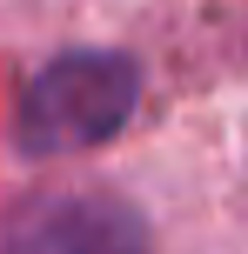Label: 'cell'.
<instances>
[{"instance_id": "cell-1", "label": "cell", "mask_w": 248, "mask_h": 254, "mask_svg": "<svg viewBox=\"0 0 248 254\" xmlns=\"http://www.w3.org/2000/svg\"><path fill=\"white\" fill-rule=\"evenodd\" d=\"M0 254H148V228L107 188H47L7 214Z\"/></svg>"}, {"instance_id": "cell-2", "label": "cell", "mask_w": 248, "mask_h": 254, "mask_svg": "<svg viewBox=\"0 0 248 254\" xmlns=\"http://www.w3.org/2000/svg\"><path fill=\"white\" fill-rule=\"evenodd\" d=\"M128 94H134V74L121 61H94V54L87 61H61L20 101V147H34V154L87 147V140L121 127Z\"/></svg>"}]
</instances>
